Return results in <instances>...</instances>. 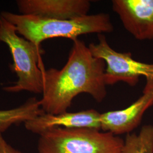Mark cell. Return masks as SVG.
Masks as SVG:
<instances>
[{
  "label": "cell",
  "mask_w": 153,
  "mask_h": 153,
  "mask_svg": "<svg viewBox=\"0 0 153 153\" xmlns=\"http://www.w3.org/2000/svg\"><path fill=\"white\" fill-rule=\"evenodd\" d=\"M68 61L60 70L43 72V91L40 100L45 113L57 115L67 112L73 100L80 94L91 95L99 103L107 95L105 63L95 57L83 42L76 39Z\"/></svg>",
  "instance_id": "1"
},
{
  "label": "cell",
  "mask_w": 153,
  "mask_h": 153,
  "mask_svg": "<svg viewBox=\"0 0 153 153\" xmlns=\"http://www.w3.org/2000/svg\"><path fill=\"white\" fill-rule=\"evenodd\" d=\"M0 15L16 27L17 33L38 46H41L42 42L49 39L64 38L74 41L82 35L102 34L114 30L110 16L104 13L69 20L16 14L7 11H3Z\"/></svg>",
  "instance_id": "2"
},
{
  "label": "cell",
  "mask_w": 153,
  "mask_h": 153,
  "mask_svg": "<svg viewBox=\"0 0 153 153\" xmlns=\"http://www.w3.org/2000/svg\"><path fill=\"white\" fill-rule=\"evenodd\" d=\"M0 42L5 43L10 49L14 61L13 71L18 76L14 85L4 90L10 93L27 91L42 94L45 69L40 62L41 55L44 53L41 46L18 36L16 27L1 15Z\"/></svg>",
  "instance_id": "3"
},
{
  "label": "cell",
  "mask_w": 153,
  "mask_h": 153,
  "mask_svg": "<svg viewBox=\"0 0 153 153\" xmlns=\"http://www.w3.org/2000/svg\"><path fill=\"white\" fill-rule=\"evenodd\" d=\"M39 136V153H121L124 141L91 128H56Z\"/></svg>",
  "instance_id": "4"
},
{
  "label": "cell",
  "mask_w": 153,
  "mask_h": 153,
  "mask_svg": "<svg viewBox=\"0 0 153 153\" xmlns=\"http://www.w3.org/2000/svg\"><path fill=\"white\" fill-rule=\"evenodd\" d=\"M88 48L95 57L105 63L106 85L124 82L134 86L140 76H145L146 79L153 78V64L135 60L130 52L116 51L108 43L104 35L98 34V42L89 44Z\"/></svg>",
  "instance_id": "5"
},
{
  "label": "cell",
  "mask_w": 153,
  "mask_h": 153,
  "mask_svg": "<svg viewBox=\"0 0 153 153\" xmlns=\"http://www.w3.org/2000/svg\"><path fill=\"white\" fill-rule=\"evenodd\" d=\"M153 105V78L146 79L142 95L126 108L101 114V131L115 136L130 133L140 125L145 112Z\"/></svg>",
  "instance_id": "6"
},
{
  "label": "cell",
  "mask_w": 153,
  "mask_h": 153,
  "mask_svg": "<svg viewBox=\"0 0 153 153\" xmlns=\"http://www.w3.org/2000/svg\"><path fill=\"white\" fill-rule=\"evenodd\" d=\"M112 4L128 32L137 40L153 39V0H114Z\"/></svg>",
  "instance_id": "7"
},
{
  "label": "cell",
  "mask_w": 153,
  "mask_h": 153,
  "mask_svg": "<svg viewBox=\"0 0 153 153\" xmlns=\"http://www.w3.org/2000/svg\"><path fill=\"white\" fill-rule=\"evenodd\" d=\"M22 14L69 20L88 15L91 4L88 0H18Z\"/></svg>",
  "instance_id": "8"
},
{
  "label": "cell",
  "mask_w": 153,
  "mask_h": 153,
  "mask_svg": "<svg viewBox=\"0 0 153 153\" xmlns=\"http://www.w3.org/2000/svg\"><path fill=\"white\" fill-rule=\"evenodd\" d=\"M101 114L90 109L76 112L68 111L57 115L44 113L24 123L25 128L40 135L44 131L56 128H91L101 131Z\"/></svg>",
  "instance_id": "9"
},
{
  "label": "cell",
  "mask_w": 153,
  "mask_h": 153,
  "mask_svg": "<svg viewBox=\"0 0 153 153\" xmlns=\"http://www.w3.org/2000/svg\"><path fill=\"white\" fill-rule=\"evenodd\" d=\"M40 100L31 98L21 105L12 109L0 110V133L7 131L11 126L33 120L44 114Z\"/></svg>",
  "instance_id": "10"
},
{
  "label": "cell",
  "mask_w": 153,
  "mask_h": 153,
  "mask_svg": "<svg viewBox=\"0 0 153 153\" xmlns=\"http://www.w3.org/2000/svg\"><path fill=\"white\" fill-rule=\"evenodd\" d=\"M121 153H153V126H143L138 134H126Z\"/></svg>",
  "instance_id": "11"
},
{
  "label": "cell",
  "mask_w": 153,
  "mask_h": 153,
  "mask_svg": "<svg viewBox=\"0 0 153 153\" xmlns=\"http://www.w3.org/2000/svg\"><path fill=\"white\" fill-rule=\"evenodd\" d=\"M0 153H22L21 151L13 148L6 141L2 134L0 133Z\"/></svg>",
  "instance_id": "12"
}]
</instances>
